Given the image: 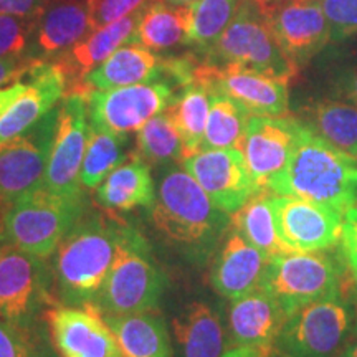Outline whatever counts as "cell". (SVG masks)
I'll use <instances>...</instances> for the list:
<instances>
[{
  "instance_id": "cell-6",
  "label": "cell",
  "mask_w": 357,
  "mask_h": 357,
  "mask_svg": "<svg viewBox=\"0 0 357 357\" xmlns=\"http://www.w3.org/2000/svg\"><path fill=\"white\" fill-rule=\"evenodd\" d=\"M204 61L218 66H242L287 83L298 73V66L280 47L261 8L253 0H242L222 37L204 53Z\"/></svg>"
},
{
  "instance_id": "cell-46",
  "label": "cell",
  "mask_w": 357,
  "mask_h": 357,
  "mask_svg": "<svg viewBox=\"0 0 357 357\" xmlns=\"http://www.w3.org/2000/svg\"><path fill=\"white\" fill-rule=\"evenodd\" d=\"M337 357H357V329H354L351 337L347 339L346 346L339 352Z\"/></svg>"
},
{
  "instance_id": "cell-22",
  "label": "cell",
  "mask_w": 357,
  "mask_h": 357,
  "mask_svg": "<svg viewBox=\"0 0 357 357\" xmlns=\"http://www.w3.org/2000/svg\"><path fill=\"white\" fill-rule=\"evenodd\" d=\"M174 357H220L230 349L227 323L207 301H189L172 318Z\"/></svg>"
},
{
  "instance_id": "cell-40",
  "label": "cell",
  "mask_w": 357,
  "mask_h": 357,
  "mask_svg": "<svg viewBox=\"0 0 357 357\" xmlns=\"http://www.w3.org/2000/svg\"><path fill=\"white\" fill-rule=\"evenodd\" d=\"M341 252L352 278H357V204L347 208L342 215Z\"/></svg>"
},
{
  "instance_id": "cell-2",
  "label": "cell",
  "mask_w": 357,
  "mask_h": 357,
  "mask_svg": "<svg viewBox=\"0 0 357 357\" xmlns=\"http://www.w3.org/2000/svg\"><path fill=\"white\" fill-rule=\"evenodd\" d=\"M131 222L109 211L86 208L52 255L60 305L89 306L113 268Z\"/></svg>"
},
{
  "instance_id": "cell-19",
  "label": "cell",
  "mask_w": 357,
  "mask_h": 357,
  "mask_svg": "<svg viewBox=\"0 0 357 357\" xmlns=\"http://www.w3.org/2000/svg\"><path fill=\"white\" fill-rule=\"evenodd\" d=\"M26 77V88L0 116V142L12 139L56 108L68 93V77L60 63L35 60Z\"/></svg>"
},
{
  "instance_id": "cell-31",
  "label": "cell",
  "mask_w": 357,
  "mask_h": 357,
  "mask_svg": "<svg viewBox=\"0 0 357 357\" xmlns=\"http://www.w3.org/2000/svg\"><path fill=\"white\" fill-rule=\"evenodd\" d=\"M128 136L89 126L86 151L79 171V182L84 190H95L98 185L121 166L132 151H128Z\"/></svg>"
},
{
  "instance_id": "cell-8",
  "label": "cell",
  "mask_w": 357,
  "mask_h": 357,
  "mask_svg": "<svg viewBox=\"0 0 357 357\" xmlns=\"http://www.w3.org/2000/svg\"><path fill=\"white\" fill-rule=\"evenodd\" d=\"M56 305L60 303L48 258L8 247L0 258V318L33 328Z\"/></svg>"
},
{
  "instance_id": "cell-5",
  "label": "cell",
  "mask_w": 357,
  "mask_h": 357,
  "mask_svg": "<svg viewBox=\"0 0 357 357\" xmlns=\"http://www.w3.org/2000/svg\"><path fill=\"white\" fill-rule=\"evenodd\" d=\"M88 207L86 195L63 197L40 185L3 207V231L8 245L40 258H52Z\"/></svg>"
},
{
  "instance_id": "cell-24",
  "label": "cell",
  "mask_w": 357,
  "mask_h": 357,
  "mask_svg": "<svg viewBox=\"0 0 357 357\" xmlns=\"http://www.w3.org/2000/svg\"><path fill=\"white\" fill-rule=\"evenodd\" d=\"M141 12L142 10H137L124 17V19L93 30L88 37H84L82 42L71 47L68 52L61 53L58 63L68 77V93L66 95L77 91L88 71L96 68L106 58L113 55L118 48L132 43L134 32H136V26L141 19Z\"/></svg>"
},
{
  "instance_id": "cell-17",
  "label": "cell",
  "mask_w": 357,
  "mask_h": 357,
  "mask_svg": "<svg viewBox=\"0 0 357 357\" xmlns=\"http://www.w3.org/2000/svg\"><path fill=\"white\" fill-rule=\"evenodd\" d=\"M300 119L293 116L252 114L240 151L258 190H266L287 167L296 142Z\"/></svg>"
},
{
  "instance_id": "cell-25",
  "label": "cell",
  "mask_w": 357,
  "mask_h": 357,
  "mask_svg": "<svg viewBox=\"0 0 357 357\" xmlns=\"http://www.w3.org/2000/svg\"><path fill=\"white\" fill-rule=\"evenodd\" d=\"M95 190L96 204L114 213L139 207L149 208L155 199L151 166L134 151Z\"/></svg>"
},
{
  "instance_id": "cell-1",
  "label": "cell",
  "mask_w": 357,
  "mask_h": 357,
  "mask_svg": "<svg viewBox=\"0 0 357 357\" xmlns=\"http://www.w3.org/2000/svg\"><path fill=\"white\" fill-rule=\"evenodd\" d=\"M155 238L187 265H208L231 227V215L212 202L185 169L172 164L160 174L155 199L147 208Z\"/></svg>"
},
{
  "instance_id": "cell-9",
  "label": "cell",
  "mask_w": 357,
  "mask_h": 357,
  "mask_svg": "<svg viewBox=\"0 0 357 357\" xmlns=\"http://www.w3.org/2000/svg\"><path fill=\"white\" fill-rule=\"evenodd\" d=\"M352 331L354 314L339 291L293 311L273 347L293 357H337Z\"/></svg>"
},
{
  "instance_id": "cell-23",
  "label": "cell",
  "mask_w": 357,
  "mask_h": 357,
  "mask_svg": "<svg viewBox=\"0 0 357 357\" xmlns=\"http://www.w3.org/2000/svg\"><path fill=\"white\" fill-rule=\"evenodd\" d=\"M164 58L139 43L118 48L96 68L88 71L75 93L86 95L93 89H113L131 84L162 82Z\"/></svg>"
},
{
  "instance_id": "cell-12",
  "label": "cell",
  "mask_w": 357,
  "mask_h": 357,
  "mask_svg": "<svg viewBox=\"0 0 357 357\" xmlns=\"http://www.w3.org/2000/svg\"><path fill=\"white\" fill-rule=\"evenodd\" d=\"M84 95L70 93L58 106L55 141L48 159L43 185L63 197H83L86 190L79 182V171L86 151L89 126Z\"/></svg>"
},
{
  "instance_id": "cell-27",
  "label": "cell",
  "mask_w": 357,
  "mask_h": 357,
  "mask_svg": "<svg viewBox=\"0 0 357 357\" xmlns=\"http://www.w3.org/2000/svg\"><path fill=\"white\" fill-rule=\"evenodd\" d=\"M91 32L86 0H65L45 8L37 19L35 52L42 56L61 55Z\"/></svg>"
},
{
  "instance_id": "cell-10",
  "label": "cell",
  "mask_w": 357,
  "mask_h": 357,
  "mask_svg": "<svg viewBox=\"0 0 357 357\" xmlns=\"http://www.w3.org/2000/svg\"><path fill=\"white\" fill-rule=\"evenodd\" d=\"M176 96V86L169 82L93 89L84 95L89 124L121 136L139 131L151 118L166 111Z\"/></svg>"
},
{
  "instance_id": "cell-48",
  "label": "cell",
  "mask_w": 357,
  "mask_h": 357,
  "mask_svg": "<svg viewBox=\"0 0 357 357\" xmlns=\"http://www.w3.org/2000/svg\"><path fill=\"white\" fill-rule=\"evenodd\" d=\"M265 357H293V356L287 354V352H281V351L276 349V347H271V349L266 352Z\"/></svg>"
},
{
  "instance_id": "cell-30",
  "label": "cell",
  "mask_w": 357,
  "mask_h": 357,
  "mask_svg": "<svg viewBox=\"0 0 357 357\" xmlns=\"http://www.w3.org/2000/svg\"><path fill=\"white\" fill-rule=\"evenodd\" d=\"M187 29L189 6L176 7L154 0L142 8L132 43H139L154 52L169 50L178 43H185Z\"/></svg>"
},
{
  "instance_id": "cell-36",
  "label": "cell",
  "mask_w": 357,
  "mask_h": 357,
  "mask_svg": "<svg viewBox=\"0 0 357 357\" xmlns=\"http://www.w3.org/2000/svg\"><path fill=\"white\" fill-rule=\"evenodd\" d=\"M0 357H60L43 323L20 328L0 318Z\"/></svg>"
},
{
  "instance_id": "cell-32",
  "label": "cell",
  "mask_w": 357,
  "mask_h": 357,
  "mask_svg": "<svg viewBox=\"0 0 357 357\" xmlns=\"http://www.w3.org/2000/svg\"><path fill=\"white\" fill-rule=\"evenodd\" d=\"M252 113L234 98L211 91V111L202 149H240Z\"/></svg>"
},
{
  "instance_id": "cell-14",
  "label": "cell",
  "mask_w": 357,
  "mask_h": 357,
  "mask_svg": "<svg viewBox=\"0 0 357 357\" xmlns=\"http://www.w3.org/2000/svg\"><path fill=\"white\" fill-rule=\"evenodd\" d=\"M182 167L197 181L212 202L229 215L238 212L260 192L240 149L197 151L184 158Z\"/></svg>"
},
{
  "instance_id": "cell-47",
  "label": "cell",
  "mask_w": 357,
  "mask_h": 357,
  "mask_svg": "<svg viewBox=\"0 0 357 357\" xmlns=\"http://www.w3.org/2000/svg\"><path fill=\"white\" fill-rule=\"evenodd\" d=\"M3 207H6V205H0V258H2L3 253H6V250L10 247L6 236V231H3V220H2Z\"/></svg>"
},
{
  "instance_id": "cell-15",
  "label": "cell",
  "mask_w": 357,
  "mask_h": 357,
  "mask_svg": "<svg viewBox=\"0 0 357 357\" xmlns=\"http://www.w3.org/2000/svg\"><path fill=\"white\" fill-rule=\"evenodd\" d=\"M276 229L293 252H319L341 242L342 215L329 205L294 195L271 194Z\"/></svg>"
},
{
  "instance_id": "cell-42",
  "label": "cell",
  "mask_w": 357,
  "mask_h": 357,
  "mask_svg": "<svg viewBox=\"0 0 357 357\" xmlns=\"http://www.w3.org/2000/svg\"><path fill=\"white\" fill-rule=\"evenodd\" d=\"M37 58L32 56H7L0 58V88L12 83H20L22 78L29 73Z\"/></svg>"
},
{
  "instance_id": "cell-16",
  "label": "cell",
  "mask_w": 357,
  "mask_h": 357,
  "mask_svg": "<svg viewBox=\"0 0 357 357\" xmlns=\"http://www.w3.org/2000/svg\"><path fill=\"white\" fill-rule=\"evenodd\" d=\"M194 83H202L211 91L234 98L252 114L287 116L288 113V83L258 71L199 61Z\"/></svg>"
},
{
  "instance_id": "cell-13",
  "label": "cell",
  "mask_w": 357,
  "mask_h": 357,
  "mask_svg": "<svg viewBox=\"0 0 357 357\" xmlns=\"http://www.w3.org/2000/svg\"><path fill=\"white\" fill-rule=\"evenodd\" d=\"M260 8L280 47L298 68L331 42V25L318 0H270Z\"/></svg>"
},
{
  "instance_id": "cell-4",
  "label": "cell",
  "mask_w": 357,
  "mask_h": 357,
  "mask_svg": "<svg viewBox=\"0 0 357 357\" xmlns=\"http://www.w3.org/2000/svg\"><path fill=\"white\" fill-rule=\"evenodd\" d=\"M167 287V273L155 260L153 245L131 223L113 268L89 306L101 316L154 311Z\"/></svg>"
},
{
  "instance_id": "cell-41",
  "label": "cell",
  "mask_w": 357,
  "mask_h": 357,
  "mask_svg": "<svg viewBox=\"0 0 357 357\" xmlns=\"http://www.w3.org/2000/svg\"><path fill=\"white\" fill-rule=\"evenodd\" d=\"M333 95L357 105V61L341 66L331 77Z\"/></svg>"
},
{
  "instance_id": "cell-35",
  "label": "cell",
  "mask_w": 357,
  "mask_h": 357,
  "mask_svg": "<svg viewBox=\"0 0 357 357\" xmlns=\"http://www.w3.org/2000/svg\"><path fill=\"white\" fill-rule=\"evenodd\" d=\"M240 3L242 0H197L192 3L185 43L207 53L234 20Z\"/></svg>"
},
{
  "instance_id": "cell-29",
  "label": "cell",
  "mask_w": 357,
  "mask_h": 357,
  "mask_svg": "<svg viewBox=\"0 0 357 357\" xmlns=\"http://www.w3.org/2000/svg\"><path fill=\"white\" fill-rule=\"evenodd\" d=\"M270 197L271 192L266 190L253 195L238 212L231 215V227L266 258H275L291 253L293 250L278 234Z\"/></svg>"
},
{
  "instance_id": "cell-18",
  "label": "cell",
  "mask_w": 357,
  "mask_h": 357,
  "mask_svg": "<svg viewBox=\"0 0 357 357\" xmlns=\"http://www.w3.org/2000/svg\"><path fill=\"white\" fill-rule=\"evenodd\" d=\"M45 318L60 357H123L113 329L93 306L56 305Z\"/></svg>"
},
{
  "instance_id": "cell-34",
  "label": "cell",
  "mask_w": 357,
  "mask_h": 357,
  "mask_svg": "<svg viewBox=\"0 0 357 357\" xmlns=\"http://www.w3.org/2000/svg\"><path fill=\"white\" fill-rule=\"evenodd\" d=\"M134 153L151 167L166 166L171 162H182L185 158V147L181 132L172 121L169 111L154 116L137 131Z\"/></svg>"
},
{
  "instance_id": "cell-28",
  "label": "cell",
  "mask_w": 357,
  "mask_h": 357,
  "mask_svg": "<svg viewBox=\"0 0 357 357\" xmlns=\"http://www.w3.org/2000/svg\"><path fill=\"white\" fill-rule=\"evenodd\" d=\"M300 121L329 144L357 159V105L341 98H323L305 108Z\"/></svg>"
},
{
  "instance_id": "cell-37",
  "label": "cell",
  "mask_w": 357,
  "mask_h": 357,
  "mask_svg": "<svg viewBox=\"0 0 357 357\" xmlns=\"http://www.w3.org/2000/svg\"><path fill=\"white\" fill-rule=\"evenodd\" d=\"M331 25L333 42L357 38V0H318Z\"/></svg>"
},
{
  "instance_id": "cell-39",
  "label": "cell",
  "mask_w": 357,
  "mask_h": 357,
  "mask_svg": "<svg viewBox=\"0 0 357 357\" xmlns=\"http://www.w3.org/2000/svg\"><path fill=\"white\" fill-rule=\"evenodd\" d=\"M154 0H86L93 30L142 10Z\"/></svg>"
},
{
  "instance_id": "cell-33",
  "label": "cell",
  "mask_w": 357,
  "mask_h": 357,
  "mask_svg": "<svg viewBox=\"0 0 357 357\" xmlns=\"http://www.w3.org/2000/svg\"><path fill=\"white\" fill-rule=\"evenodd\" d=\"M167 111L184 141L185 158L200 151L211 111V89L202 83H190L182 88Z\"/></svg>"
},
{
  "instance_id": "cell-20",
  "label": "cell",
  "mask_w": 357,
  "mask_h": 357,
  "mask_svg": "<svg viewBox=\"0 0 357 357\" xmlns=\"http://www.w3.org/2000/svg\"><path fill=\"white\" fill-rule=\"evenodd\" d=\"M268 260L270 258L230 227L208 263V283L218 296L229 301L236 300L260 287Z\"/></svg>"
},
{
  "instance_id": "cell-38",
  "label": "cell",
  "mask_w": 357,
  "mask_h": 357,
  "mask_svg": "<svg viewBox=\"0 0 357 357\" xmlns=\"http://www.w3.org/2000/svg\"><path fill=\"white\" fill-rule=\"evenodd\" d=\"M33 22L15 15H0V58L25 56Z\"/></svg>"
},
{
  "instance_id": "cell-7",
  "label": "cell",
  "mask_w": 357,
  "mask_h": 357,
  "mask_svg": "<svg viewBox=\"0 0 357 357\" xmlns=\"http://www.w3.org/2000/svg\"><path fill=\"white\" fill-rule=\"evenodd\" d=\"M344 266V260L326 250L291 252L268 260L260 287L289 316L298 307L341 291Z\"/></svg>"
},
{
  "instance_id": "cell-44",
  "label": "cell",
  "mask_w": 357,
  "mask_h": 357,
  "mask_svg": "<svg viewBox=\"0 0 357 357\" xmlns=\"http://www.w3.org/2000/svg\"><path fill=\"white\" fill-rule=\"evenodd\" d=\"M25 88H26L25 82L13 83L12 86L8 88H0V116L6 113L8 106H10L12 102L25 91Z\"/></svg>"
},
{
  "instance_id": "cell-26",
  "label": "cell",
  "mask_w": 357,
  "mask_h": 357,
  "mask_svg": "<svg viewBox=\"0 0 357 357\" xmlns=\"http://www.w3.org/2000/svg\"><path fill=\"white\" fill-rule=\"evenodd\" d=\"M102 318L113 329L123 357H174L172 336L158 310Z\"/></svg>"
},
{
  "instance_id": "cell-49",
  "label": "cell",
  "mask_w": 357,
  "mask_h": 357,
  "mask_svg": "<svg viewBox=\"0 0 357 357\" xmlns=\"http://www.w3.org/2000/svg\"><path fill=\"white\" fill-rule=\"evenodd\" d=\"M357 281V278H356ZM356 306H357V283H356ZM354 329H357V311H356V324H354Z\"/></svg>"
},
{
  "instance_id": "cell-3",
  "label": "cell",
  "mask_w": 357,
  "mask_h": 357,
  "mask_svg": "<svg viewBox=\"0 0 357 357\" xmlns=\"http://www.w3.org/2000/svg\"><path fill=\"white\" fill-rule=\"evenodd\" d=\"M268 192L324 204L344 213L357 204V159L300 121L291 158Z\"/></svg>"
},
{
  "instance_id": "cell-50",
  "label": "cell",
  "mask_w": 357,
  "mask_h": 357,
  "mask_svg": "<svg viewBox=\"0 0 357 357\" xmlns=\"http://www.w3.org/2000/svg\"><path fill=\"white\" fill-rule=\"evenodd\" d=\"M253 2H255V3H258V6H260V7H261V6H265V3H266V2H270V0H253Z\"/></svg>"
},
{
  "instance_id": "cell-45",
  "label": "cell",
  "mask_w": 357,
  "mask_h": 357,
  "mask_svg": "<svg viewBox=\"0 0 357 357\" xmlns=\"http://www.w3.org/2000/svg\"><path fill=\"white\" fill-rule=\"evenodd\" d=\"M271 349V347H270ZM270 349H261V347H250V346H234L229 351H225L220 357H265Z\"/></svg>"
},
{
  "instance_id": "cell-11",
  "label": "cell",
  "mask_w": 357,
  "mask_h": 357,
  "mask_svg": "<svg viewBox=\"0 0 357 357\" xmlns=\"http://www.w3.org/2000/svg\"><path fill=\"white\" fill-rule=\"evenodd\" d=\"M56 121L58 106L25 132L0 142V205L43 185Z\"/></svg>"
},
{
  "instance_id": "cell-43",
  "label": "cell",
  "mask_w": 357,
  "mask_h": 357,
  "mask_svg": "<svg viewBox=\"0 0 357 357\" xmlns=\"http://www.w3.org/2000/svg\"><path fill=\"white\" fill-rule=\"evenodd\" d=\"M47 8V0H0V15L37 20Z\"/></svg>"
},
{
  "instance_id": "cell-21",
  "label": "cell",
  "mask_w": 357,
  "mask_h": 357,
  "mask_svg": "<svg viewBox=\"0 0 357 357\" xmlns=\"http://www.w3.org/2000/svg\"><path fill=\"white\" fill-rule=\"evenodd\" d=\"M287 318L288 314L280 303L261 287L236 300H230L225 319L230 347L270 349L275 346Z\"/></svg>"
}]
</instances>
